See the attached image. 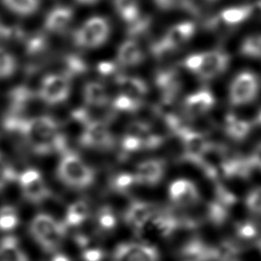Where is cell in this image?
Instances as JSON below:
<instances>
[{
  "instance_id": "34",
  "label": "cell",
  "mask_w": 261,
  "mask_h": 261,
  "mask_svg": "<svg viewBox=\"0 0 261 261\" xmlns=\"http://www.w3.org/2000/svg\"><path fill=\"white\" fill-rule=\"evenodd\" d=\"M247 209L255 214H261V187L251 191L246 197Z\"/></svg>"
},
{
  "instance_id": "43",
  "label": "cell",
  "mask_w": 261,
  "mask_h": 261,
  "mask_svg": "<svg viewBox=\"0 0 261 261\" xmlns=\"http://www.w3.org/2000/svg\"><path fill=\"white\" fill-rule=\"evenodd\" d=\"M207 1H210V2H213V1H215V0H207Z\"/></svg>"
},
{
  "instance_id": "20",
  "label": "cell",
  "mask_w": 261,
  "mask_h": 261,
  "mask_svg": "<svg viewBox=\"0 0 261 261\" xmlns=\"http://www.w3.org/2000/svg\"><path fill=\"white\" fill-rule=\"evenodd\" d=\"M117 84L122 90V94L141 102L142 98L148 93L147 84L140 77L120 75L117 80Z\"/></svg>"
},
{
  "instance_id": "13",
  "label": "cell",
  "mask_w": 261,
  "mask_h": 261,
  "mask_svg": "<svg viewBox=\"0 0 261 261\" xmlns=\"http://www.w3.org/2000/svg\"><path fill=\"white\" fill-rule=\"evenodd\" d=\"M73 18V10L68 6H55L46 15L44 28L47 32L61 34L67 30Z\"/></svg>"
},
{
  "instance_id": "14",
  "label": "cell",
  "mask_w": 261,
  "mask_h": 261,
  "mask_svg": "<svg viewBox=\"0 0 261 261\" xmlns=\"http://www.w3.org/2000/svg\"><path fill=\"white\" fill-rule=\"evenodd\" d=\"M144 52L139 45L133 39L123 41L116 52V60L120 66L133 67L141 64L144 61Z\"/></svg>"
},
{
  "instance_id": "39",
  "label": "cell",
  "mask_w": 261,
  "mask_h": 261,
  "mask_svg": "<svg viewBox=\"0 0 261 261\" xmlns=\"http://www.w3.org/2000/svg\"><path fill=\"white\" fill-rule=\"evenodd\" d=\"M249 160L253 168H259L261 170V143H259L254 152L249 156Z\"/></svg>"
},
{
  "instance_id": "23",
  "label": "cell",
  "mask_w": 261,
  "mask_h": 261,
  "mask_svg": "<svg viewBox=\"0 0 261 261\" xmlns=\"http://www.w3.org/2000/svg\"><path fill=\"white\" fill-rule=\"evenodd\" d=\"M253 11H254V7L252 5H241V6L228 7V8H224L219 13V17L229 27H233L248 19L253 14Z\"/></svg>"
},
{
  "instance_id": "30",
  "label": "cell",
  "mask_w": 261,
  "mask_h": 261,
  "mask_svg": "<svg viewBox=\"0 0 261 261\" xmlns=\"http://www.w3.org/2000/svg\"><path fill=\"white\" fill-rule=\"evenodd\" d=\"M237 237L243 241H253L259 240V227L253 221H241L236 226Z\"/></svg>"
},
{
  "instance_id": "12",
  "label": "cell",
  "mask_w": 261,
  "mask_h": 261,
  "mask_svg": "<svg viewBox=\"0 0 261 261\" xmlns=\"http://www.w3.org/2000/svg\"><path fill=\"white\" fill-rule=\"evenodd\" d=\"M165 162L161 159H148L138 164L134 175L137 184L155 186L161 181L165 173Z\"/></svg>"
},
{
  "instance_id": "22",
  "label": "cell",
  "mask_w": 261,
  "mask_h": 261,
  "mask_svg": "<svg viewBox=\"0 0 261 261\" xmlns=\"http://www.w3.org/2000/svg\"><path fill=\"white\" fill-rule=\"evenodd\" d=\"M2 5L18 16H31L37 13L42 5L41 0H1Z\"/></svg>"
},
{
  "instance_id": "1",
  "label": "cell",
  "mask_w": 261,
  "mask_h": 261,
  "mask_svg": "<svg viewBox=\"0 0 261 261\" xmlns=\"http://www.w3.org/2000/svg\"><path fill=\"white\" fill-rule=\"evenodd\" d=\"M3 124L7 130L23 137L36 154L46 155L53 152L62 154L68 150L65 136L59 132L58 123L50 116L23 118L11 113L4 119Z\"/></svg>"
},
{
  "instance_id": "15",
  "label": "cell",
  "mask_w": 261,
  "mask_h": 261,
  "mask_svg": "<svg viewBox=\"0 0 261 261\" xmlns=\"http://www.w3.org/2000/svg\"><path fill=\"white\" fill-rule=\"evenodd\" d=\"M196 25L192 21H182L169 28L162 40L174 51L187 43L195 34Z\"/></svg>"
},
{
  "instance_id": "8",
  "label": "cell",
  "mask_w": 261,
  "mask_h": 261,
  "mask_svg": "<svg viewBox=\"0 0 261 261\" xmlns=\"http://www.w3.org/2000/svg\"><path fill=\"white\" fill-rule=\"evenodd\" d=\"M159 257L157 248L146 244L124 243L113 252L114 261H159Z\"/></svg>"
},
{
  "instance_id": "4",
  "label": "cell",
  "mask_w": 261,
  "mask_h": 261,
  "mask_svg": "<svg viewBox=\"0 0 261 261\" xmlns=\"http://www.w3.org/2000/svg\"><path fill=\"white\" fill-rule=\"evenodd\" d=\"M260 90L259 77L250 70L239 72L230 82L228 100L232 106H242L254 101Z\"/></svg>"
},
{
  "instance_id": "40",
  "label": "cell",
  "mask_w": 261,
  "mask_h": 261,
  "mask_svg": "<svg viewBox=\"0 0 261 261\" xmlns=\"http://www.w3.org/2000/svg\"><path fill=\"white\" fill-rule=\"evenodd\" d=\"M11 34V31L9 28L5 27V24H3L1 21H0V41L1 40H5L7 39Z\"/></svg>"
},
{
  "instance_id": "9",
  "label": "cell",
  "mask_w": 261,
  "mask_h": 261,
  "mask_svg": "<svg viewBox=\"0 0 261 261\" xmlns=\"http://www.w3.org/2000/svg\"><path fill=\"white\" fill-rule=\"evenodd\" d=\"M168 197L177 207H191L200 201L197 186L187 178H178L172 181L168 188Z\"/></svg>"
},
{
  "instance_id": "28",
  "label": "cell",
  "mask_w": 261,
  "mask_h": 261,
  "mask_svg": "<svg viewBox=\"0 0 261 261\" xmlns=\"http://www.w3.org/2000/svg\"><path fill=\"white\" fill-rule=\"evenodd\" d=\"M240 51L246 57L261 58V34H253L245 38Z\"/></svg>"
},
{
  "instance_id": "3",
  "label": "cell",
  "mask_w": 261,
  "mask_h": 261,
  "mask_svg": "<svg viewBox=\"0 0 261 261\" xmlns=\"http://www.w3.org/2000/svg\"><path fill=\"white\" fill-rule=\"evenodd\" d=\"M111 27L104 16H91L72 34L73 44L82 49H96L104 45L110 37Z\"/></svg>"
},
{
  "instance_id": "5",
  "label": "cell",
  "mask_w": 261,
  "mask_h": 261,
  "mask_svg": "<svg viewBox=\"0 0 261 261\" xmlns=\"http://www.w3.org/2000/svg\"><path fill=\"white\" fill-rule=\"evenodd\" d=\"M71 90L70 76L66 73H50L44 76L38 89V97L44 103L57 105L64 102Z\"/></svg>"
},
{
  "instance_id": "44",
  "label": "cell",
  "mask_w": 261,
  "mask_h": 261,
  "mask_svg": "<svg viewBox=\"0 0 261 261\" xmlns=\"http://www.w3.org/2000/svg\"><path fill=\"white\" fill-rule=\"evenodd\" d=\"M0 261H2V259H1V258H0Z\"/></svg>"
},
{
  "instance_id": "29",
  "label": "cell",
  "mask_w": 261,
  "mask_h": 261,
  "mask_svg": "<svg viewBox=\"0 0 261 261\" xmlns=\"http://www.w3.org/2000/svg\"><path fill=\"white\" fill-rule=\"evenodd\" d=\"M19 219L13 206L3 205L0 207V230H12L18 225Z\"/></svg>"
},
{
  "instance_id": "37",
  "label": "cell",
  "mask_w": 261,
  "mask_h": 261,
  "mask_svg": "<svg viewBox=\"0 0 261 261\" xmlns=\"http://www.w3.org/2000/svg\"><path fill=\"white\" fill-rule=\"evenodd\" d=\"M84 261H101L103 258V252L98 248H86L82 255Z\"/></svg>"
},
{
  "instance_id": "6",
  "label": "cell",
  "mask_w": 261,
  "mask_h": 261,
  "mask_svg": "<svg viewBox=\"0 0 261 261\" xmlns=\"http://www.w3.org/2000/svg\"><path fill=\"white\" fill-rule=\"evenodd\" d=\"M80 144L85 148L110 150L114 146V138L103 121L89 119L80 137Z\"/></svg>"
},
{
  "instance_id": "16",
  "label": "cell",
  "mask_w": 261,
  "mask_h": 261,
  "mask_svg": "<svg viewBox=\"0 0 261 261\" xmlns=\"http://www.w3.org/2000/svg\"><path fill=\"white\" fill-rule=\"evenodd\" d=\"M155 83L163 92V97L174 99L180 89V79L178 72L171 68L161 70L156 74Z\"/></svg>"
},
{
  "instance_id": "17",
  "label": "cell",
  "mask_w": 261,
  "mask_h": 261,
  "mask_svg": "<svg viewBox=\"0 0 261 261\" xmlns=\"http://www.w3.org/2000/svg\"><path fill=\"white\" fill-rule=\"evenodd\" d=\"M83 97L89 106L103 107L109 102V94L106 87L95 81L88 82L83 89Z\"/></svg>"
},
{
  "instance_id": "27",
  "label": "cell",
  "mask_w": 261,
  "mask_h": 261,
  "mask_svg": "<svg viewBox=\"0 0 261 261\" xmlns=\"http://www.w3.org/2000/svg\"><path fill=\"white\" fill-rule=\"evenodd\" d=\"M16 69L17 60L15 56L7 49L0 47V80L12 76Z\"/></svg>"
},
{
  "instance_id": "31",
  "label": "cell",
  "mask_w": 261,
  "mask_h": 261,
  "mask_svg": "<svg viewBox=\"0 0 261 261\" xmlns=\"http://www.w3.org/2000/svg\"><path fill=\"white\" fill-rule=\"evenodd\" d=\"M141 105H142L141 101L133 99L132 97L122 93L118 95L113 101V107L120 111H135L139 109Z\"/></svg>"
},
{
  "instance_id": "35",
  "label": "cell",
  "mask_w": 261,
  "mask_h": 261,
  "mask_svg": "<svg viewBox=\"0 0 261 261\" xmlns=\"http://www.w3.org/2000/svg\"><path fill=\"white\" fill-rule=\"evenodd\" d=\"M113 187L117 191H126L128 190L133 185L137 184L134 173L130 172H122L115 176L113 179Z\"/></svg>"
},
{
  "instance_id": "26",
  "label": "cell",
  "mask_w": 261,
  "mask_h": 261,
  "mask_svg": "<svg viewBox=\"0 0 261 261\" xmlns=\"http://www.w3.org/2000/svg\"><path fill=\"white\" fill-rule=\"evenodd\" d=\"M89 215V205L87 202L80 200L71 203L66 210L65 225L77 226L82 224Z\"/></svg>"
},
{
  "instance_id": "2",
  "label": "cell",
  "mask_w": 261,
  "mask_h": 261,
  "mask_svg": "<svg viewBox=\"0 0 261 261\" xmlns=\"http://www.w3.org/2000/svg\"><path fill=\"white\" fill-rule=\"evenodd\" d=\"M57 176L67 187L82 190L94 182L96 173L79 155L67 150L62 153L57 167Z\"/></svg>"
},
{
  "instance_id": "25",
  "label": "cell",
  "mask_w": 261,
  "mask_h": 261,
  "mask_svg": "<svg viewBox=\"0 0 261 261\" xmlns=\"http://www.w3.org/2000/svg\"><path fill=\"white\" fill-rule=\"evenodd\" d=\"M117 14L126 23H132L141 16L140 0H113Z\"/></svg>"
},
{
  "instance_id": "33",
  "label": "cell",
  "mask_w": 261,
  "mask_h": 261,
  "mask_svg": "<svg viewBox=\"0 0 261 261\" xmlns=\"http://www.w3.org/2000/svg\"><path fill=\"white\" fill-rule=\"evenodd\" d=\"M121 147L123 151L130 153V152H136L141 149H145L144 147V140L136 135L132 134H126L122 141H121Z\"/></svg>"
},
{
  "instance_id": "21",
  "label": "cell",
  "mask_w": 261,
  "mask_h": 261,
  "mask_svg": "<svg viewBox=\"0 0 261 261\" xmlns=\"http://www.w3.org/2000/svg\"><path fill=\"white\" fill-rule=\"evenodd\" d=\"M0 258L2 261H29L13 236H6L0 241Z\"/></svg>"
},
{
  "instance_id": "24",
  "label": "cell",
  "mask_w": 261,
  "mask_h": 261,
  "mask_svg": "<svg viewBox=\"0 0 261 261\" xmlns=\"http://www.w3.org/2000/svg\"><path fill=\"white\" fill-rule=\"evenodd\" d=\"M21 193L23 198L32 203H41L52 196L51 190L42 178L21 187Z\"/></svg>"
},
{
  "instance_id": "7",
  "label": "cell",
  "mask_w": 261,
  "mask_h": 261,
  "mask_svg": "<svg viewBox=\"0 0 261 261\" xmlns=\"http://www.w3.org/2000/svg\"><path fill=\"white\" fill-rule=\"evenodd\" d=\"M229 56L219 50L213 49L202 52V62L195 74L202 81H211L222 74L228 66Z\"/></svg>"
},
{
  "instance_id": "32",
  "label": "cell",
  "mask_w": 261,
  "mask_h": 261,
  "mask_svg": "<svg viewBox=\"0 0 261 261\" xmlns=\"http://www.w3.org/2000/svg\"><path fill=\"white\" fill-rule=\"evenodd\" d=\"M98 223L101 228L105 230H111L116 225V217L111 208L103 207L98 213Z\"/></svg>"
},
{
  "instance_id": "10",
  "label": "cell",
  "mask_w": 261,
  "mask_h": 261,
  "mask_svg": "<svg viewBox=\"0 0 261 261\" xmlns=\"http://www.w3.org/2000/svg\"><path fill=\"white\" fill-rule=\"evenodd\" d=\"M215 104L213 94L206 89L187 96L182 102V112L189 118L200 117L211 110Z\"/></svg>"
},
{
  "instance_id": "11",
  "label": "cell",
  "mask_w": 261,
  "mask_h": 261,
  "mask_svg": "<svg viewBox=\"0 0 261 261\" xmlns=\"http://www.w3.org/2000/svg\"><path fill=\"white\" fill-rule=\"evenodd\" d=\"M156 208L144 201H133L124 212V221L136 232H141L156 213Z\"/></svg>"
},
{
  "instance_id": "38",
  "label": "cell",
  "mask_w": 261,
  "mask_h": 261,
  "mask_svg": "<svg viewBox=\"0 0 261 261\" xmlns=\"http://www.w3.org/2000/svg\"><path fill=\"white\" fill-rule=\"evenodd\" d=\"M17 173L14 169L9 171H2L0 170V190H2L8 182L17 179Z\"/></svg>"
},
{
  "instance_id": "36",
  "label": "cell",
  "mask_w": 261,
  "mask_h": 261,
  "mask_svg": "<svg viewBox=\"0 0 261 261\" xmlns=\"http://www.w3.org/2000/svg\"><path fill=\"white\" fill-rule=\"evenodd\" d=\"M40 178H42V175L39 170L34 169V168H29V169L22 171L21 173H19L17 175L16 180L19 182L20 187H23V186L30 185Z\"/></svg>"
},
{
  "instance_id": "42",
  "label": "cell",
  "mask_w": 261,
  "mask_h": 261,
  "mask_svg": "<svg viewBox=\"0 0 261 261\" xmlns=\"http://www.w3.org/2000/svg\"><path fill=\"white\" fill-rule=\"evenodd\" d=\"M75 1L83 5H93V4L98 3L100 0H75Z\"/></svg>"
},
{
  "instance_id": "41",
  "label": "cell",
  "mask_w": 261,
  "mask_h": 261,
  "mask_svg": "<svg viewBox=\"0 0 261 261\" xmlns=\"http://www.w3.org/2000/svg\"><path fill=\"white\" fill-rule=\"evenodd\" d=\"M51 261H70L69 258L67 256H65L64 254H56L53 256Z\"/></svg>"
},
{
  "instance_id": "19",
  "label": "cell",
  "mask_w": 261,
  "mask_h": 261,
  "mask_svg": "<svg viewBox=\"0 0 261 261\" xmlns=\"http://www.w3.org/2000/svg\"><path fill=\"white\" fill-rule=\"evenodd\" d=\"M61 224L62 222L58 221L53 216L45 213H39L31 221L30 232L34 240L37 242L39 239L56 229Z\"/></svg>"
},
{
  "instance_id": "18",
  "label": "cell",
  "mask_w": 261,
  "mask_h": 261,
  "mask_svg": "<svg viewBox=\"0 0 261 261\" xmlns=\"http://www.w3.org/2000/svg\"><path fill=\"white\" fill-rule=\"evenodd\" d=\"M252 127L251 121L241 119L233 114L227 115L223 123V130L226 136L237 142L245 140L250 135Z\"/></svg>"
}]
</instances>
